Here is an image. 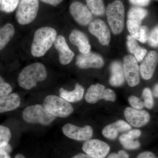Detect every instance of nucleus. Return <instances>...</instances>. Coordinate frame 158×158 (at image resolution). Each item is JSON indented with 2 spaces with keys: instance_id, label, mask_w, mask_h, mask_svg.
I'll list each match as a JSON object with an SVG mask.
<instances>
[{
  "instance_id": "f257e3e1",
  "label": "nucleus",
  "mask_w": 158,
  "mask_h": 158,
  "mask_svg": "<svg viewBox=\"0 0 158 158\" xmlns=\"http://www.w3.org/2000/svg\"><path fill=\"white\" fill-rule=\"evenodd\" d=\"M56 31L51 27H43L35 32L31 47V53L34 57L44 56L54 44Z\"/></svg>"
},
{
  "instance_id": "f03ea898",
  "label": "nucleus",
  "mask_w": 158,
  "mask_h": 158,
  "mask_svg": "<svg viewBox=\"0 0 158 158\" xmlns=\"http://www.w3.org/2000/svg\"><path fill=\"white\" fill-rule=\"evenodd\" d=\"M47 77L44 65L39 62L33 63L24 67L19 74L18 82L21 88L31 90L37 83L44 81Z\"/></svg>"
},
{
  "instance_id": "7ed1b4c3",
  "label": "nucleus",
  "mask_w": 158,
  "mask_h": 158,
  "mask_svg": "<svg viewBox=\"0 0 158 158\" xmlns=\"http://www.w3.org/2000/svg\"><path fill=\"white\" fill-rule=\"evenodd\" d=\"M108 22L114 34H118L124 28L125 9L121 1L116 0L109 4L106 10Z\"/></svg>"
},
{
  "instance_id": "20e7f679",
  "label": "nucleus",
  "mask_w": 158,
  "mask_h": 158,
  "mask_svg": "<svg viewBox=\"0 0 158 158\" xmlns=\"http://www.w3.org/2000/svg\"><path fill=\"white\" fill-rule=\"evenodd\" d=\"M43 106L49 113L60 118L68 117L73 112V108L69 102L55 95L46 97L44 100Z\"/></svg>"
},
{
  "instance_id": "39448f33",
  "label": "nucleus",
  "mask_w": 158,
  "mask_h": 158,
  "mask_svg": "<svg viewBox=\"0 0 158 158\" xmlns=\"http://www.w3.org/2000/svg\"><path fill=\"white\" fill-rule=\"evenodd\" d=\"M23 118L28 123L47 126L51 124L56 117L49 113L43 106L37 104L26 108L23 111Z\"/></svg>"
},
{
  "instance_id": "423d86ee",
  "label": "nucleus",
  "mask_w": 158,
  "mask_h": 158,
  "mask_svg": "<svg viewBox=\"0 0 158 158\" xmlns=\"http://www.w3.org/2000/svg\"><path fill=\"white\" fill-rule=\"evenodd\" d=\"M39 8L38 0H21L18 6L15 19L19 24H28L37 17Z\"/></svg>"
},
{
  "instance_id": "0eeeda50",
  "label": "nucleus",
  "mask_w": 158,
  "mask_h": 158,
  "mask_svg": "<svg viewBox=\"0 0 158 158\" xmlns=\"http://www.w3.org/2000/svg\"><path fill=\"white\" fill-rule=\"evenodd\" d=\"M85 99L87 102L90 104L95 103L102 99L115 102L116 95L112 89H106L104 85L96 84L91 85L88 88L85 95Z\"/></svg>"
},
{
  "instance_id": "6e6552de",
  "label": "nucleus",
  "mask_w": 158,
  "mask_h": 158,
  "mask_svg": "<svg viewBox=\"0 0 158 158\" xmlns=\"http://www.w3.org/2000/svg\"><path fill=\"white\" fill-rule=\"evenodd\" d=\"M123 69L125 79L129 86L135 87L140 83L139 67L135 58L131 55L123 59Z\"/></svg>"
},
{
  "instance_id": "1a4fd4ad",
  "label": "nucleus",
  "mask_w": 158,
  "mask_h": 158,
  "mask_svg": "<svg viewBox=\"0 0 158 158\" xmlns=\"http://www.w3.org/2000/svg\"><path fill=\"white\" fill-rule=\"evenodd\" d=\"M82 149L93 158H105L110 151V147L106 142L98 139H89L84 142Z\"/></svg>"
},
{
  "instance_id": "9d476101",
  "label": "nucleus",
  "mask_w": 158,
  "mask_h": 158,
  "mask_svg": "<svg viewBox=\"0 0 158 158\" xmlns=\"http://www.w3.org/2000/svg\"><path fill=\"white\" fill-rule=\"evenodd\" d=\"M62 130L68 138L77 141H87L92 138L93 135V129L90 126L80 127L67 123L62 127Z\"/></svg>"
},
{
  "instance_id": "9b49d317",
  "label": "nucleus",
  "mask_w": 158,
  "mask_h": 158,
  "mask_svg": "<svg viewBox=\"0 0 158 158\" xmlns=\"http://www.w3.org/2000/svg\"><path fill=\"white\" fill-rule=\"evenodd\" d=\"M69 12L74 19L82 26H87L91 22L92 15L87 6L78 2L72 3Z\"/></svg>"
},
{
  "instance_id": "f8f14e48",
  "label": "nucleus",
  "mask_w": 158,
  "mask_h": 158,
  "mask_svg": "<svg viewBox=\"0 0 158 158\" xmlns=\"http://www.w3.org/2000/svg\"><path fill=\"white\" fill-rule=\"evenodd\" d=\"M88 30L98 39L103 45H108L111 39V34L106 23L101 19H96L91 22L88 26Z\"/></svg>"
},
{
  "instance_id": "ddd939ff",
  "label": "nucleus",
  "mask_w": 158,
  "mask_h": 158,
  "mask_svg": "<svg viewBox=\"0 0 158 158\" xmlns=\"http://www.w3.org/2000/svg\"><path fill=\"white\" fill-rule=\"evenodd\" d=\"M76 64L79 68H100L104 64L103 59L100 55L89 52L87 54H81L77 57Z\"/></svg>"
},
{
  "instance_id": "4468645a",
  "label": "nucleus",
  "mask_w": 158,
  "mask_h": 158,
  "mask_svg": "<svg viewBox=\"0 0 158 158\" xmlns=\"http://www.w3.org/2000/svg\"><path fill=\"white\" fill-rule=\"evenodd\" d=\"M125 117L130 125L136 127L144 126L149 122V113L145 110L127 107L124 110Z\"/></svg>"
},
{
  "instance_id": "2eb2a0df",
  "label": "nucleus",
  "mask_w": 158,
  "mask_h": 158,
  "mask_svg": "<svg viewBox=\"0 0 158 158\" xmlns=\"http://www.w3.org/2000/svg\"><path fill=\"white\" fill-rule=\"evenodd\" d=\"M158 62V54L155 51H150L146 55L140 65L141 77L144 80H149L153 76Z\"/></svg>"
},
{
  "instance_id": "dca6fc26",
  "label": "nucleus",
  "mask_w": 158,
  "mask_h": 158,
  "mask_svg": "<svg viewBox=\"0 0 158 158\" xmlns=\"http://www.w3.org/2000/svg\"><path fill=\"white\" fill-rule=\"evenodd\" d=\"M54 44L59 54L60 63L66 65L70 63L74 56V53L69 47L65 37L62 35L57 36Z\"/></svg>"
},
{
  "instance_id": "f3484780",
  "label": "nucleus",
  "mask_w": 158,
  "mask_h": 158,
  "mask_svg": "<svg viewBox=\"0 0 158 158\" xmlns=\"http://www.w3.org/2000/svg\"><path fill=\"white\" fill-rule=\"evenodd\" d=\"M70 42L76 46L81 54H87L90 50V45L88 37L83 32L79 30H73L69 36Z\"/></svg>"
},
{
  "instance_id": "a211bd4d",
  "label": "nucleus",
  "mask_w": 158,
  "mask_h": 158,
  "mask_svg": "<svg viewBox=\"0 0 158 158\" xmlns=\"http://www.w3.org/2000/svg\"><path fill=\"white\" fill-rule=\"evenodd\" d=\"M131 129V126L122 120L108 125L104 128L102 134L105 138L114 140L117 138L118 133L126 131Z\"/></svg>"
},
{
  "instance_id": "6ab92c4d",
  "label": "nucleus",
  "mask_w": 158,
  "mask_h": 158,
  "mask_svg": "<svg viewBox=\"0 0 158 158\" xmlns=\"http://www.w3.org/2000/svg\"><path fill=\"white\" fill-rule=\"evenodd\" d=\"M127 24L128 30L131 37L143 43L147 42L149 35L147 26H141L128 20Z\"/></svg>"
},
{
  "instance_id": "aec40b11",
  "label": "nucleus",
  "mask_w": 158,
  "mask_h": 158,
  "mask_svg": "<svg viewBox=\"0 0 158 158\" xmlns=\"http://www.w3.org/2000/svg\"><path fill=\"white\" fill-rule=\"evenodd\" d=\"M111 77L109 80L110 85L114 87H118L123 85L125 81L123 66L118 61L113 62L110 65Z\"/></svg>"
},
{
  "instance_id": "412c9836",
  "label": "nucleus",
  "mask_w": 158,
  "mask_h": 158,
  "mask_svg": "<svg viewBox=\"0 0 158 158\" xmlns=\"http://www.w3.org/2000/svg\"><path fill=\"white\" fill-rule=\"evenodd\" d=\"M20 105V98L17 94H10L0 98V113L16 110Z\"/></svg>"
},
{
  "instance_id": "4be33fe9",
  "label": "nucleus",
  "mask_w": 158,
  "mask_h": 158,
  "mask_svg": "<svg viewBox=\"0 0 158 158\" xmlns=\"http://www.w3.org/2000/svg\"><path fill=\"white\" fill-rule=\"evenodd\" d=\"M60 96L69 102H75L80 101L84 95V88L78 84H76L75 89L72 91H68L61 88L59 89Z\"/></svg>"
},
{
  "instance_id": "5701e85b",
  "label": "nucleus",
  "mask_w": 158,
  "mask_h": 158,
  "mask_svg": "<svg viewBox=\"0 0 158 158\" xmlns=\"http://www.w3.org/2000/svg\"><path fill=\"white\" fill-rule=\"evenodd\" d=\"M127 44L129 51L134 55L137 61L140 62L142 61L147 55V50L138 45L136 40L131 35L127 36Z\"/></svg>"
},
{
  "instance_id": "b1692460",
  "label": "nucleus",
  "mask_w": 158,
  "mask_h": 158,
  "mask_svg": "<svg viewBox=\"0 0 158 158\" xmlns=\"http://www.w3.org/2000/svg\"><path fill=\"white\" fill-rule=\"evenodd\" d=\"M15 28L11 23H7L0 29V50H2L14 36Z\"/></svg>"
},
{
  "instance_id": "393cba45",
  "label": "nucleus",
  "mask_w": 158,
  "mask_h": 158,
  "mask_svg": "<svg viewBox=\"0 0 158 158\" xmlns=\"http://www.w3.org/2000/svg\"><path fill=\"white\" fill-rule=\"evenodd\" d=\"M148 13L147 10L143 8L139 7H132L128 12V20L141 25L142 20L147 16Z\"/></svg>"
},
{
  "instance_id": "a878e982",
  "label": "nucleus",
  "mask_w": 158,
  "mask_h": 158,
  "mask_svg": "<svg viewBox=\"0 0 158 158\" xmlns=\"http://www.w3.org/2000/svg\"><path fill=\"white\" fill-rule=\"evenodd\" d=\"M87 6L94 15L100 16L103 15L106 9L103 0H86Z\"/></svg>"
},
{
  "instance_id": "bb28decb",
  "label": "nucleus",
  "mask_w": 158,
  "mask_h": 158,
  "mask_svg": "<svg viewBox=\"0 0 158 158\" xmlns=\"http://www.w3.org/2000/svg\"><path fill=\"white\" fill-rule=\"evenodd\" d=\"M119 141L125 149L135 150L138 149L140 146V143L138 141L131 138L127 134H123L120 136Z\"/></svg>"
},
{
  "instance_id": "cd10ccee",
  "label": "nucleus",
  "mask_w": 158,
  "mask_h": 158,
  "mask_svg": "<svg viewBox=\"0 0 158 158\" xmlns=\"http://www.w3.org/2000/svg\"><path fill=\"white\" fill-rule=\"evenodd\" d=\"M19 3V0H1V10L10 13L16 9Z\"/></svg>"
},
{
  "instance_id": "c85d7f7f",
  "label": "nucleus",
  "mask_w": 158,
  "mask_h": 158,
  "mask_svg": "<svg viewBox=\"0 0 158 158\" xmlns=\"http://www.w3.org/2000/svg\"><path fill=\"white\" fill-rule=\"evenodd\" d=\"M11 138V133L9 128L0 126V147L9 144Z\"/></svg>"
},
{
  "instance_id": "c756f323",
  "label": "nucleus",
  "mask_w": 158,
  "mask_h": 158,
  "mask_svg": "<svg viewBox=\"0 0 158 158\" xmlns=\"http://www.w3.org/2000/svg\"><path fill=\"white\" fill-rule=\"evenodd\" d=\"M142 97L144 100V106L148 109H151L153 106L154 100L152 92L149 88H144L142 92Z\"/></svg>"
},
{
  "instance_id": "7c9ffc66",
  "label": "nucleus",
  "mask_w": 158,
  "mask_h": 158,
  "mask_svg": "<svg viewBox=\"0 0 158 158\" xmlns=\"http://www.w3.org/2000/svg\"><path fill=\"white\" fill-rule=\"evenodd\" d=\"M147 41L150 46L158 47V25L156 26L151 31Z\"/></svg>"
},
{
  "instance_id": "2f4dec72",
  "label": "nucleus",
  "mask_w": 158,
  "mask_h": 158,
  "mask_svg": "<svg viewBox=\"0 0 158 158\" xmlns=\"http://www.w3.org/2000/svg\"><path fill=\"white\" fill-rule=\"evenodd\" d=\"M12 88L11 85L6 83L4 79L0 77V96H6L11 93Z\"/></svg>"
},
{
  "instance_id": "473e14b6",
  "label": "nucleus",
  "mask_w": 158,
  "mask_h": 158,
  "mask_svg": "<svg viewBox=\"0 0 158 158\" xmlns=\"http://www.w3.org/2000/svg\"><path fill=\"white\" fill-rule=\"evenodd\" d=\"M128 101L132 107L136 110H141L144 108V103L139 98L135 96H130Z\"/></svg>"
},
{
  "instance_id": "72a5a7b5",
  "label": "nucleus",
  "mask_w": 158,
  "mask_h": 158,
  "mask_svg": "<svg viewBox=\"0 0 158 158\" xmlns=\"http://www.w3.org/2000/svg\"><path fill=\"white\" fill-rule=\"evenodd\" d=\"M133 5L139 6H147L149 4L150 0H129Z\"/></svg>"
},
{
  "instance_id": "f704fd0d",
  "label": "nucleus",
  "mask_w": 158,
  "mask_h": 158,
  "mask_svg": "<svg viewBox=\"0 0 158 158\" xmlns=\"http://www.w3.org/2000/svg\"><path fill=\"white\" fill-rule=\"evenodd\" d=\"M137 158H156V156L151 152L146 151L138 155Z\"/></svg>"
},
{
  "instance_id": "c9c22d12",
  "label": "nucleus",
  "mask_w": 158,
  "mask_h": 158,
  "mask_svg": "<svg viewBox=\"0 0 158 158\" xmlns=\"http://www.w3.org/2000/svg\"><path fill=\"white\" fill-rule=\"evenodd\" d=\"M127 134L131 138L135 139L136 138H139L141 136V132L139 130H133L129 131Z\"/></svg>"
},
{
  "instance_id": "e433bc0d",
  "label": "nucleus",
  "mask_w": 158,
  "mask_h": 158,
  "mask_svg": "<svg viewBox=\"0 0 158 158\" xmlns=\"http://www.w3.org/2000/svg\"><path fill=\"white\" fill-rule=\"evenodd\" d=\"M44 2L53 6H56L62 3L63 0H41Z\"/></svg>"
},
{
  "instance_id": "4c0bfd02",
  "label": "nucleus",
  "mask_w": 158,
  "mask_h": 158,
  "mask_svg": "<svg viewBox=\"0 0 158 158\" xmlns=\"http://www.w3.org/2000/svg\"><path fill=\"white\" fill-rule=\"evenodd\" d=\"M71 158H93L87 154L84 153H79L76 155Z\"/></svg>"
},
{
  "instance_id": "58836bf2",
  "label": "nucleus",
  "mask_w": 158,
  "mask_h": 158,
  "mask_svg": "<svg viewBox=\"0 0 158 158\" xmlns=\"http://www.w3.org/2000/svg\"><path fill=\"white\" fill-rule=\"evenodd\" d=\"M0 150H2L6 152L9 153L11 152V150H12V148H11V145L9 144L6 145V146L0 147Z\"/></svg>"
},
{
  "instance_id": "ea45409f",
  "label": "nucleus",
  "mask_w": 158,
  "mask_h": 158,
  "mask_svg": "<svg viewBox=\"0 0 158 158\" xmlns=\"http://www.w3.org/2000/svg\"><path fill=\"white\" fill-rule=\"evenodd\" d=\"M118 154L121 158H129V156L127 153L123 150H120L118 152Z\"/></svg>"
},
{
  "instance_id": "a19ab883",
  "label": "nucleus",
  "mask_w": 158,
  "mask_h": 158,
  "mask_svg": "<svg viewBox=\"0 0 158 158\" xmlns=\"http://www.w3.org/2000/svg\"><path fill=\"white\" fill-rule=\"evenodd\" d=\"M0 158H11L9 153L4 151L2 150H0Z\"/></svg>"
},
{
  "instance_id": "79ce46f5",
  "label": "nucleus",
  "mask_w": 158,
  "mask_h": 158,
  "mask_svg": "<svg viewBox=\"0 0 158 158\" xmlns=\"http://www.w3.org/2000/svg\"><path fill=\"white\" fill-rule=\"evenodd\" d=\"M153 94L156 97L158 98V84L156 85L154 87Z\"/></svg>"
},
{
  "instance_id": "37998d69",
  "label": "nucleus",
  "mask_w": 158,
  "mask_h": 158,
  "mask_svg": "<svg viewBox=\"0 0 158 158\" xmlns=\"http://www.w3.org/2000/svg\"><path fill=\"white\" fill-rule=\"evenodd\" d=\"M107 158H121L118 154L116 153H112L110 154L108 156Z\"/></svg>"
},
{
  "instance_id": "c03bdc74",
  "label": "nucleus",
  "mask_w": 158,
  "mask_h": 158,
  "mask_svg": "<svg viewBox=\"0 0 158 158\" xmlns=\"http://www.w3.org/2000/svg\"><path fill=\"white\" fill-rule=\"evenodd\" d=\"M15 158H25V157L22 154H18L16 155L15 156Z\"/></svg>"
},
{
  "instance_id": "a18cd8bd",
  "label": "nucleus",
  "mask_w": 158,
  "mask_h": 158,
  "mask_svg": "<svg viewBox=\"0 0 158 158\" xmlns=\"http://www.w3.org/2000/svg\"></svg>"
}]
</instances>
